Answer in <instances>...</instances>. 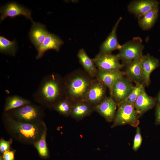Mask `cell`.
I'll use <instances>...</instances> for the list:
<instances>
[{
    "label": "cell",
    "instance_id": "6da1fadb",
    "mask_svg": "<svg viewBox=\"0 0 160 160\" xmlns=\"http://www.w3.org/2000/svg\"><path fill=\"white\" fill-rule=\"evenodd\" d=\"M64 97L63 79L53 73L42 78L33 95L35 102L49 109L52 108L56 102Z\"/></svg>",
    "mask_w": 160,
    "mask_h": 160
},
{
    "label": "cell",
    "instance_id": "7a4b0ae2",
    "mask_svg": "<svg viewBox=\"0 0 160 160\" xmlns=\"http://www.w3.org/2000/svg\"><path fill=\"white\" fill-rule=\"evenodd\" d=\"M2 119L7 131L15 140L27 144H33L42 135L46 125L44 121L37 124L17 121L4 112Z\"/></svg>",
    "mask_w": 160,
    "mask_h": 160
},
{
    "label": "cell",
    "instance_id": "3957f363",
    "mask_svg": "<svg viewBox=\"0 0 160 160\" xmlns=\"http://www.w3.org/2000/svg\"><path fill=\"white\" fill-rule=\"evenodd\" d=\"M92 81L84 75L66 76L63 79L64 97L72 103L84 101Z\"/></svg>",
    "mask_w": 160,
    "mask_h": 160
},
{
    "label": "cell",
    "instance_id": "277c9868",
    "mask_svg": "<svg viewBox=\"0 0 160 160\" xmlns=\"http://www.w3.org/2000/svg\"><path fill=\"white\" fill-rule=\"evenodd\" d=\"M5 113L17 121L31 124L42 122L45 115L44 107L32 102Z\"/></svg>",
    "mask_w": 160,
    "mask_h": 160
},
{
    "label": "cell",
    "instance_id": "5b68a950",
    "mask_svg": "<svg viewBox=\"0 0 160 160\" xmlns=\"http://www.w3.org/2000/svg\"><path fill=\"white\" fill-rule=\"evenodd\" d=\"M119 104L112 127L126 124L136 126L138 123V114L134 104L127 100Z\"/></svg>",
    "mask_w": 160,
    "mask_h": 160
},
{
    "label": "cell",
    "instance_id": "8992f818",
    "mask_svg": "<svg viewBox=\"0 0 160 160\" xmlns=\"http://www.w3.org/2000/svg\"><path fill=\"white\" fill-rule=\"evenodd\" d=\"M144 47L140 40L134 39L122 45L117 55L120 60L126 64L134 60L142 58Z\"/></svg>",
    "mask_w": 160,
    "mask_h": 160
},
{
    "label": "cell",
    "instance_id": "52a82bcc",
    "mask_svg": "<svg viewBox=\"0 0 160 160\" xmlns=\"http://www.w3.org/2000/svg\"><path fill=\"white\" fill-rule=\"evenodd\" d=\"M97 69L106 71H119L123 65L120 63L117 55L100 52L93 59Z\"/></svg>",
    "mask_w": 160,
    "mask_h": 160
},
{
    "label": "cell",
    "instance_id": "ba28073f",
    "mask_svg": "<svg viewBox=\"0 0 160 160\" xmlns=\"http://www.w3.org/2000/svg\"><path fill=\"white\" fill-rule=\"evenodd\" d=\"M134 87L130 80L122 77L114 84L112 96L116 103H119L127 99Z\"/></svg>",
    "mask_w": 160,
    "mask_h": 160
},
{
    "label": "cell",
    "instance_id": "9c48e42d",
    "mask_svg": "<svg viewBox=\"0 0 160 160\" xmlns=\"http://www.w3.org/2000/svg\"><path fill=\"white\" fill-rule=\"evenodd\" d=\"M117 104L111 96L105 97L93 107V110L97 112L108 122L114 119Z\"/></svg>",
    "mask_w": 160,
    "mask_h": 160
},
{
    "label": "cell",
    "instance_id": "30bf717a",
    "mask_svg": "<svg viewBox=\"0 0 160 160\" xmlns=\"http://www.w3.org/2000/svg\"><path fill=\"white\" fill-rule=\"evenodd\" d=\"M0 20L2 21L7 17L12 18L22 15L33 22L31 17V11L15 2L7 4L0 8Z\"/></svg>",
    "mask_w": 160,
    "mask_h": 160
},
{
    "label": "cell",
    "instance_id": "8fae6325",
    "mask_svg": "<svg viewBox=\"0 0 160 160\" xmlns=\"http://www.w3.org/2000/svg\"><path fill=\"white\" fill-rule=\"evenodd\" d=\"M105 86L97 79L92 81L84 99L90 104L96 105L103 99L105 92Z\"/></svg>",
    "mask_w": 160,
    "mask_h": 160
},
{
    "label": "cell",
    "instance_id": "7c38bea8",
    "mask_svg": "<svg viewBox=\"0 0 160 160\" xmlns=\"http://www.w3.org/2000/svg\"><path fill=\"white\" fill-rule=\"evenodd\" d=\"M159 2L155 0H139L131 2L128 5L129 11L140 17L153 9L158 7Z\"/></svg>",
    "mask_w": 160,
    "mask_h": 160
},
{
    "label": "cell",
    "instance_id": "4fadbf2b",
    "mask_svg": "<svg viewBox=\"0 0 160 160\" xmlns=\"http://www.w3.org/2000/svg\"><path fill=\"white\" fill-rule=\"evenodd\" d=\"M63 44V41L59 36L48 32L43 42L37 50L38 54L36 59H38L42 57L48 50L53 49L58 51Z\"/></svg>",
    "mask_w": 160,
    "mask_h": 160
},
{
    "label": "cell",
    "instance_id": "5bb4252c",
    "mask_svg": "<svg viewBox=\"0 0 160 160\" xmlns=\"http://www.w3.org/2000/svg\"><path fill=\"white\" fill-rule=\"evenodd\" d=\"M97 79L109 89L112 96L114 84L118 80L123 77L125 73L119 71H106L97 69Z\"/></svg>",
    "mask_w": 160,
    "mask_h": 160
},
{
    "label": "cell",
    "instance_id": "9a60e30c",
    "mask_svg": "<svg viewBox=\"0 0 160 160\" xmlns=\"http://www.w3.org/2000/svg\"><path fill=\"white\" fill-rule=\"evenodd\" d=\"M45 25L40 23L32 22L29 33L32 43L37 50L44 41L48 33Z\"/></svg>",
    "mask_w": 160,
    "mask_h": 160
},
{
    "label": "cell",
    "instance_id": "2e32d148",
    "mask_svg": "<svg viewBox=\"0 0 160 160\" xmlns=\"http://www.w3.org/2000/svg\"><path fill=\"white\" fill-rule=\"evenodd\" d=\"M160 65L159 60L149 54L143 55L142 59V71L143 82L148 86L150 83V76L152 71Z\"/></svg>",
    "mask_w": 160,
    "mask_h": 160
},
{
    "label": "cell",
    "instance_id": "e0dca14e",
    "mask_svg": "<svg viewBox=\"0 0 160 160\" xmlns=\"http://www.w3.org/2000/svg\"><path fill=\"white\" fill-rule=\"evenodd\" d=\"M122 18L120 17L117 20L108 36L100 46V52L111 53L113 50L120 49L121 45L118 41L116 31L117 27Z\"/></svg>",
    "mask_w": 160,
    "mask_h": 160
},
{
    "label": "cell",
    "instance_id": "ac0fdd59",
    "mask_svg": "<svg viewBox=\"0 0 160 160\" xmlns=\"http://www.w3.org/2000/svg\"><path fill=\"white\" fill-rule=\"evenodd\" d=\"M142 58L134 60L126 64V74L130 80L134 81L137 84L143 82L142 71Z\"/></svg>",
    "mask_w": 160,
    "mask_h": 160
},
{
    "label": "cell",
    "instance_id": "d6986e66",
    "mask_svg": "<svg viewBox=\"0 0 160 160\" xmlns=\"http://www.w3.org/2000/svg\"><path fill=\"white\" fill-rule=\"evenodd\" d=\"M156 99L148 96L145 91L135 100L134 105L138 115H141L152 108L156 104Z\"/></svg>",
    "mask_w": 160,
    "mask_h": 160
},
{
    "label": "cell",
    "instance_id": "ffe728a7",
    "mask_svg": "<svg viewBox=\"0 0 160 160\" xmlns=\"http://www.w3.org/2000/svg\"><path fill=\"white\" fill-rule=\"evenodd\" d=\"M93 107L85 101H81L73 103L70 114L72 117L79 120L89 115L92 113Z\"/></svg>",
    "mask_w": 160,
    "mask_h": 160
},
{
    "label": "cell",
    "instance_id": "44dd1931",
    "mask_svg": "<svg viewBox=\"0 0 160 160\" xmlns=\"http://www.w3.org/2000/svg\"><path fill=\"white\" fill-rule=\"evenodd\" d=\"M77 57L80 63L89 76L92 77L96 76L97 70L93 60L88 56L84 49L79 50Z\"/></svg>",
    "mask_w": 160,
    "mask_h": 160
},
{
    "label": "cell",
    "instance_id": "7402d4cb",
    "mask_svg": "<svg viewBox=\"0 0 160 160\" xmlns=\"http://www.w3.org/2000/svg\"><path fill=\"white\" fill-rule=\"evenodd\" d=\"M159 7H156L139 17L138 23L144 30L150 29L155 23L158 15Z\"/></svg>",
    "mask_w": 160,
    "mask_h": 160
},
{
    "label": "cell",
    "instance_id": "603a6c76",
    "mask_svg": "<svg viewBox=\"0 0 160 160\" xmlns=\"http://www.w3.org/2000/svg\"><path fill=\"white\" fill-rule=\"evenodd\" d=\"M31 103L30 100L18 95L8 96L6 99L4 112H7Z\"/></svg>",
    "mask_w": 160,
    "mask_h": 160
},
{
    "label": "cell",
    "instance_id": "cb8c5ba5",
    "mask_svg": "<svg viewBox=\"0 0 160 160\" xmlns=\"http://www.w3.org/2000/svg\"><path fill=\"white\" fill-rule=\"evenodd\" d=\"M47 133V128L46 124L41 136L33 145L39 156L43 158H47L49 156V152L46 142Z\"/></svg>",
    "mask_w": 160,
    "mask_h": 160
},
{
    "label": "cell",
    "instance_id": "d4e9b609",
    "mask_svg": "<svg viewBox=\"0 0 160 160\" xmlns=\"http://www.w3.org/2000/svg\"><path fill=\"white\" fill-rule=\"evenodd\" d=\"M17 47L15 40L10 41L4 36H0V52L1 53L15 56Z\"/></svg>",
    "mask_w": 160,
    "mask_h": 160
},
{
    "label": "cell",
    "instance_id": "484cf974",
    "mask_svg": "<svg viewBox=\"0 0 160 160\" xmlns=\"http://www.w3.org/2000/svg\"><path fill=\"white\" fill-rule=\"evenodd\" d=\"M73 103L64 97L56 102L52 108L60 114L65 116H70L71 112Z\"/></svg>",
    "mask_w": 160,
    "mask_h": 160
},
{
    "label": "cell",
    "instance_id": "4316f807",
    "mask_svg": "<svg viewBox=\"0 0 160 160\" xmlns=\"http://www.w3.org/2000/svg\"><path fill=\"white\" fill-rule=\"evenodd\" d=\"M145 85L144 82L137 84L134 87L129 96L125 100L134 104L138 96L145 91Z\"/></svg>",
    "mask_w": 160,
    "mask_h": 160
},
{
    "label": "cell",
    "instance_id": "83f0119b",
    "mask_svg": "<svg viewBox=\"0 0 160 160\" xmlns=\"http://www.w3.org/2000/svg\"><path fill=\"white\" fill-rule=\"evenodd\" d=\"M142 139L141 135L140 129L137 127L134 139L133 149L136 151L140 147L142 142Z\"/></svg>",
    "mask_w": 160,
    "mask_h": 160
},
{
    "label": "cell",
    "instance_id": "f1b7e54d",
    "mask_svg": "<svg viewBox=\"0 0 160 160\" xmlns=\"http://www.w3.org/2000/svg\"><path fill=\"white\" fill-rule=\"evenodd\" d=\"M13 139L10 138L8 140H5L4 138H1L0 140V151L2 153L10 150Z\"/></svg>",
    "mask_w": 160,
    "mask_h": 160
},
{
    "label": "cell",
    "instance_id": "f546056e",
    "mask_svg": "<svg viewBox=\"0 0 160 160\" xmlns=\"http://www.w3.org/2000/svg\"><path fill=\"white\" fill-rule=\"evenodd\" d=\"M15 151L9 150L4 152L2 156L3 160H15Z\"/></svg>",
    "mask_w": 160,
    "mask_h": 160
},
{
    "label": "cell",
    "instance_id": "4dcf8cb0",
    "mask_svg": "<svg viewBox=\"0 0 160 160\" xmlns=\"http://www.w3.org/2000/svg\"><path fill=\"white\" fill-rule=\"evenodd\" d=\"M156 123L160 124V105L157 104L156 108Z\"/></svg>",
    "mask_w": 160,
    "mask_h": 160
},
{
    "label": "cell",
    "instance_id": "1f68e13d",
    "mask_svg": "<svg viewBox=\"0 0 160 160\" xmlns=\"http://www.w3.org/2000/svg\"><path fill=\"white\" fill-rule=\"evenodd\" d=\"M157 101L158 103L160 105V90L159 91L157 98Z\"/></svg>",
    "mask_w": 160,
    "mask_h": 160
}]
</instances>
